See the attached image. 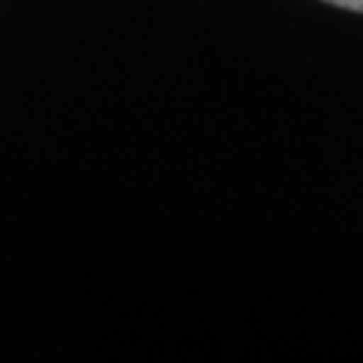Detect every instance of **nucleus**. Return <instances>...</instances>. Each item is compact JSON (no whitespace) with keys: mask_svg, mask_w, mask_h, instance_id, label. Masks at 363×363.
I'll use <instances>...</instances> for the list:
<instances>
[{"mask_svg":"<svg viewBox=\"0 0 363 363\" xmlns=\"http://www.w3.org/2000/svg\"><path fill=\"white\" fill-rule=\"evenodd\" d=\"M331 6H339V9H347V11H358L363 13V0H325Z\"/></svg>","mask_w":363,"mask_h":363,"instance_id":"obj_1","label":"nucleus"}]
</instances>
